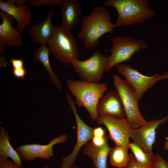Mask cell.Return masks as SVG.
I'll return each instance as SVG.
<instances>
[{
	"label": "cell",
	"mask_w": 168,
	"mask_h": 168,
	"mask_svg": "<svg viewBox=\"0 0 168 168\" xmlns=\"http://www.w3.org/2000/svg\"><path fill=\"white\" fill-rule=\"evenodd\" d=\"M128 149L127 146H116L112 148L109 153L111 165L119 168H123L126 166L130 159Z\"/></svg>",
	"instance_id": "cell-21"
},
{
	"label": "cell",
	"mask_w": 168,
	"mask_h": 168,
	"mask_svg": "<svg viewBox=\"0 0 168 168\" xmlns=\"http://www.w3.org/2000/svg\"><path fill=\"white\" fill-rule=\"evenodd\" d=\"M0 157L10 158L17 165L22 167V161L18 152L11 144L9 139V133L3 126L0 127Z\"/></svg>",
	"instance_id": "cell-19"
},
{
	"label": "cell",
	"mask_w": 168,
	"mask_h": 168,
	"mask_svg": "<svg viewBox=\"0 0 168 168\" xmlns=\"http://www.w3.org/2000/svg\"><path fill=\"white\" fill-rule=\"evenodd\" d=\"M114 81L116 91L122 101L126 118L131 129L138 128L147 121L140 112L138 104L139 100L137 95L125 80L114 75Z\"/></svg>",
	"instance_id": "cell-5"
},
{
	"label": "cell",
	"mask_w": 168,
	"mask_h": 168,
	"mask_svg": "<svg viewBox=\"0 0 168 168\" xmlns=\"http://www.w3.org/2000/svg\"><path fill=\"white\" fill-rule=\"evenodd\" d=\"M63 0H29V5L34 7L52 6L59 7Z\"/></svg>",
	"instance_id": "cell-23"
},
{
	"label": "cell",
	"mask_w": 168,
	"mask_h": 168,
	"mask_svg": "<svg viewBox=\"0 0 168 168\" xmlns=\"http://www.w3.org/2000/svg\"><path fill=\"white\" fill-rule=\"evenodd\" d=\"M167 165H168V162H167Z\"/></svg>",
	"instance_id": "cell-37"
},
{
	"label": "cell",
	"mask_w": 168,
	"mask_h": 168,
	"mask_svg": "<svg viewBox=\"0 0 168 168\" xmlns=\"http://www.w3.org/2000/svg\"><path fill=\"white\" fill-rule=\"evenodd\" d=\"M165 79H168V72L161 75L160 81Z\"/></svg>",
	"instance_id": "cell-33"
},
{
	"label": "cell",
	"mask_w": 168,
	"mask_h": 168,
	"mask_svg": "<svg viewBox=\"0 0 168 168\" xmlns=\"http://www.w3.org/2000/svg\"><path fill=\"white\" fill-rule=\"evenodd\" d=\"M0 17L2 20V22L0 25V42L11 47L22 45L23 42L22 37L12 26L15 19L0 10Z\"/></svg>",
	"instance_id": "cell-15"
},
{
	"label": "cell",
	"mask_w": 168,
	"mask_h": 168,
	"mask_svg": "<svg viewBox=\"0 0 168 168\" xmlns=\"http://www.w3.org/2000/svg\"><path fill=\"white\" fill-rule=\"evenodd\" d=\"M66 93L67 103L72 110L76 122L77 139L71 153L63 157L62 163L59 168H72L75 165V163L80 149L93 137L94 128L88 126L82 120L77 113L75 102L68 91H66Z\"/></svg>",
	"instance_id": "cell-8"
},
{
	"label": "cell",
	"mask_w": 168,
	"mask_h": 168,
	"mask_svg": "<svg viewBox=\"0 0 168 168\" xmlns=\"http://www.w3.org/2000/svg\"><path fill=\"white\" fill-rule=\"evenodd\" d=\"M0 168H27L22 167L17 165L12 160L0 157Z\"/></svg>",
	"instance_id": "cell-25"
},
{
	"label": "cell",
	"mask_w": 168,
	"mask_h": 168,
	"mask_svg": "<svg viewBox=\"0 0 168 168\" xmlns=\"http://www.w3.org/2000/svg\"><path fill=\"white\" fill-rule=\"evenodd\" d=\"M0 10L12 17L17 22L16 30L23 32L32 21L31 9L27 4L16 6L12 0H0Z\"/></svg>",
	"instance_id": "cell-14"
},
{
	"label": "cell",
	"mask_w": 168,
	"mask_h": 168,
	"mask_svg": "<svg viewBox=\"0 0 168 168\" xmlns=\"http://www.w3.org/2000/svg\"><path fill=\"white\" fill-rule=\"evenodd\" d=\"M112 40L111 54L108 57L106 71H109L118 64L129 61L136 53L147 47L144 41L127 35L114 36Z\"/></svg>",
	"instance_id": "cell-6"
},
{
	"label": "cell",
	"mask_w": 168,
	"mask_h": 168,
	"mask_svg": "<svg viewBox=\"0 0 168 168\" xmlns=\"http://www.w3.org/2000/svg\"><path fill=\"white\" fill-rule=\"evenodd\" d=\"M111 19L108 11L101 6H95L89 15L82 18L78 37L82 40L85 47H95L101 37L107 33L113 32L116 26L111 22Z\"/></svg>",
	"instance_id": "cell-1"
},
{
	"label": "cell",
	"mask_w": 168,
	"mask_h": 168,
	"mask_svg": "<svg viewBox=\"0 0 168 168\" xmlns=\"http://www.w3.org/2000/svg\"><path fill=\"white\" fill-rule=\"evenodd\" d=\"M68 139L66 133L55 137L46 145L33 143L21 145L16 147L22 160L33 161L37 158L49 160L53 156V146L58 143H65Z\"/></svg>",
	"instance_id": "cell-12"
},
{
	"label": "cell",
	"mask_w": 168,
	"mask_h": 168,
	"mask_svg": "<svg viewBox=\"0 0 168 168\" xmlns=\"http://www.w3.org/2000/svg\"><path fill=\"white\" fill-rule=\"evenodd\" d=\"M12 2L16 6H20L27 4L29 2V0H12Z\"/></svg>",
	"instance_id": "cell-31"
},
{
	"label": "cell",
	"mask_w": 168,
	"mask_h": 168,
	"mask_svg": "<svg viewBox=\"0 0 168 168\" xmlns=\"http://www.w3.org/2000/svg\"><path fill=\"white\" fill-rule=\"evenodd\" d=\"M96 111L99 116L109 115L119 118L125 117L121 99L116 91H107L99 101Z\"/></svg>",
	"instance_id": "cell-13"
},
{
	"label": "cell",
	"mask_w": 168,
	"mask_h": 168,
	"mask_svg": "<svg viewBox=\"0 0 168 168\" xmlns=\"http://www.w3.org/2000/svg\"><path fill=\"white\" fill-rule=\"evenodd\" d=\"M130 159L126 166L123 168H141L137 165L133 153H129Z\"/></svg>",
	"instance_id": "cell-30"
},
{
	"label": "cell",
	"mask_w": 168,
	"mask_h": 168,
	"mask_svg": "<svg viewBox=\"0 0 168 168\" xmlns=\"http://www.w3.org/2000/svg\"><path fill=\"white\" fill-rule=\"evenodd\" d=\"M7 45L4 43L0 42V53H2L5 50Z\"/></svg>",
	"instance_id": "cell-32"
},
{
	"label": "cell",
	"mask_w": 168,
	"mask_h": 168,
	"mask_svg": "<svg viewBox=\"0 0 168 168\" xmlns=\"http://www.w3.org/2000/svg\"><path fill=\"white\" fill-rule=\"evenodd\" d=\"M108 59V57L96 50L88 59L83 61L76 60L72 66L83 81L89 83H99L106 71Z\"/></svg>",
	"instance_id": "cell-7"
},
{
	"label": "cell",
	"mask_w": 168,
	"mask_h": 168,
	"mask_svg": "<svg viewBox=\"0 0 168 168\" xmlns=\"http://www.w3.org/2000/svg\"><path fill=\"white\" fill-rule=\"evenodd\" d=\"M164 149L165 150L168 151V137H166V138Z\"/></svg>",
	"instance_id": "cell-34"
},
{
	"label": "cell",
	"mask_w": 168,
	"mask_h": 168,
	"mask_svg": "<svg viewBox=\"0 0 168 168\" xmlns=\"http://www.w3.org/2000/svg\"><path fill=\"white\" fill-rule=\"evenodd\" d=\"M49 52L46 45H41L34 51L33 57L42 63L48 72L51 81L58 90L60 91L62 89V85L51 68L49 58Z\"/></svg>",
	"instance_id": "cell-20"
},
{
	"label": "cell",
	"mask_w": 168,
	"mask_h": 168,
	"mask_svg": "<svg viewBox=\"0 0 168 168\" xmlns=\"http://www.w3.org/2000/svg\"><path fill=\"white\" fill-rule=\"evenodd\" d=\"M66 85L71 95L75 97L76 105L79 107H85L91 119L96 121L99 117L96 111L97 106L107 91L106 84L91 83L68 78Z\"/></svg>",
	"instance_id": "cell-3"
},
{
	"label": "cell",
	"mask_w": 168,
	"mask_h": 168,
	"mask_svg": "<svg viewBox=\"0 0 168 168\" xmlns=\"http://www.w3.org/2000/svg\"><path fill=\"white\" fill-rule=\"evenodd\" d=\"M59 8L62 19L60 26L65 31L71 32L73 26L81 20L82 9L80 5L75 0H63Z\"/></svg>",
	"instance_id": "cell-17"
},
{
	"label": "cell",
	"mask_w": 168,
	"mask_h": 168,
	"mask_svg": "<svg viewBox=\"0 0 168 168\" xmlns=\"http://www.w3.org/2000/svg\"><path fill=\"white\" fill-rule=\"evenodd\" d=\"M72 168H78L76 166L74 165Z\"/></svg>",
	"instance_id": "cell-36"
},
{
	"label": "cell",
	"mask_w": 168,
	"mask_h": 168,
	"mask_svg": "<svg viewBox=\"0 0 168 168\" xmlns=\"http://www.w3.org/2000/svg\"><path fill=\"white\" fill-rule=\"evenodd\" d=\"M138 166L141 168H152L154 159L146 153L139 146L130 142L128 145Z\"/></svg>",
	"instance_id": "cell-22"
},
{
	"label": "cell",
	"mask_w": 168,
	"mask_h": 168,
	"mask_svg": "<svg viewBox=\"0 0 168 168\" xmlns=\"http://www.w3.org/2000/svg\"><path fill=\"white\" fill-rule=\"evenodd\" d=\"M12 73L13 76L17 79H24L27 73V72L25 67L13 68L12 69Z\"/></svg>",
	"instance_id": "cell-27"
},
{
	"label": "cell",
	"mask_w": 168,
	"mask_h": 168,
	"mask_svg": "<svg viewBox=\"0 0 168 168\" xmlns=\"http://www.w3.org/2000/svg\"><path fill=\"white\" fill-rule=\"evenodd\" d=\"M103 3L116 10V27L142 24L156 15L148 0H106Z\"/></svg>",
	"instance_id": "cell-2"
},
{
	"label": "cell",
	"mask_w": 168,
	"mask_h": 168,
	"mask_svg": "<svg viewBox=\"0 0 168 168\" xmlns=\"http://www.w3.org/2000/svg\"><path fill=\"white\" fill-rule=\"evenodd\" d=\"M152 168H168L167 162L159 154L155 156Z\"/></svg>",
	"instance_id": "cell-24"
},
{
	"label": "cell",
	"mask_w": 168,
	"mask_h": 168,
	"mask_svg": "<svg viewBox=\"0 0 168 168\" xmlns=\"http://www.w3.org/2000/svg\"><path fill=\"white\" fill-rule=\"evenodd\" d=\"M54 14V10H49L44 20L32 25L28 29V35L36 44L41 45L47 44L53 32L54 25L52 19Z\"/></svg>",
	"instance_id": "cell-16"
},
{
	"label": "cell",
	"mask_w": 168,
	"mask_h": 168,
	"mask_svg": "<svg viewBox=\"0 0 168 168\" xmlns=\"http://www.w3.org/2000/svg\"><path fill=\"white\" fill-rule=\"evenodd\" d=\"M112 148L108 142L101 147H96L89 141L84 145L83 153L92 160L94 168H109L107 157Z\"/></svg>",
	"instance_id": "cell-18"
},
{
	"label": "cell",
	"mask_w": 168,
	"mask_h": 168,
	"mask_svg": "<svg viewBox=\"0 0 168 168\" xmlns=\"http://www.w3.org/2000/svg\"><path fill=\"white\" fill-rule=\"evenodd\" d=\"M115 67L117 71L124 77L125 80L134 91L139 100L157 82L160 81L161 75L159 74L147 76L131 66L123 63L118 64Z\"/></svg>",
	"instance_id": "cell-9"
},
{
	"label": "cell",
	"mask_w": 168,
	"mask_h": 168,
	"mask_svg": "<svg viewBox=\"0 0 168 168\" xmlns=\"http://www.w3.org/2000/svg\"><path fill=\"white\" fill-rule=\"evenodd\" d=\"M47 44L53 55L64 64L72 65L74 61L78 60L77 39L71 32L65 31L60 26L54 25Z\"/></svg>",
	"instance_id": "cell-4"
},
{
	"label": "cell",
	"mask_w": 168,
	"mask_h": 168,
	"mask_svg": "<svg viewBox=\"0 0 168 168\" xmlns=\"http://www.w3.org/2000/svg\"><path fill=\"white\" fill-rule=\"evenodd\" d=\"M109 138L108 136L104 137H99L93 136L90 140L91 143L96 147H101L107 143Z\"/></svg>",
	"instance_id": "cell-26"
},
{
	"label": "cell",
	"mask_w": 168,
	"mask_h": 168,
	"mask_svg": "<svg viewBox=\"0 0 168 168\" xmlns=\"http://www.w3.org/2000/svg\"><path fill=\"white\" fill-rule=\"evenodd\" d=\"M10 61L13 68L25 67L24 61L21 58L18 59L11 58L10 59Z\"/></svg>",
	"instance_id": "cell-28"
},
{
	"label": "cell",
	"mask_w": 168,
	"mask_h": 168,
	"mask_svg": "<svg viewBox=\"0 0 168 168\" xmlns=\"http://www.w3.org/2000/svg\"><path fill=\"white\" fill-rule=\"evenodd\" d=\"M107 136L106 130L103 128L98 127L94 128L93 136L104 137Z\"/></svg>",
	"instance_id": "cell-29"
},
{
	"label": "cell",
	"mask_w": 168,
	"mask_h": 168,
	"mask_svg": "<svg viewBox=\"0 0 168 168\" xmlns=\"http://www.w3.org/2000/svg\"><path fill=\"white\" fill-rule=\"evenodd\" d=\"M96 122L98 124L103 125L106 127L109 133L108 137L116 146H128L130 142L129 132L131 128L126 118L100 115Z\"/></svg>",
	"instance_id": "cell-11"
},
{
	"label": "cell",
	"mask_w": 168,
	"mask_h": 168,
	"mask_svg": "<svg viewBox=\"0 0 168 168\" xmlns=\"http://www.w3.org/2000/svg\"><path fill=\"white\" fill-rule=\"evenodd\" d=\"M168 120V116H166L160 119L147 121L137 129H131L129 132L130 138L133 142L154 159L155 155L152 152V147L155 142L156 129L159 126Z\"/></svg>",
	"instance_id": "cell-10"
},
{
	"label": "cell",
	"mask_w": 168,
	"mask_h": 168,
	"mask_svg": "<svg viewBox=\"0 0 168 168\" xmlns=\"http://www.w3.org/2000/svg\"><path fill=\"white\" fill-rule=\"evenodd\" d=\"M42 168H51V167L47 165L44 166Z\"/></svg>",
	"instance_id": "cell-35"
}]
</instances>
